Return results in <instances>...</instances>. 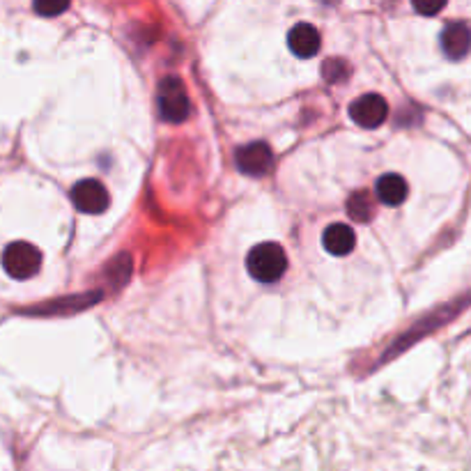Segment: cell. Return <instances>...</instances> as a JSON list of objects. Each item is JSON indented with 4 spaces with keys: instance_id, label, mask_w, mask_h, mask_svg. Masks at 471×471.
<instances>
[{
    "instance_id": "obj_5",
    "label": "cell",
    "mask_w": 471,
    "mask_h": 471,
    "mask_svg": "<svg viewBox=\"0 0 471 471\" xmlns=\"http://www.w3.org/2000/svg\"><path fill=\"white\" fill-rule=\"evenodd\" d=\"M235 164H237L239 172L251 175V178H262L267 172L272 171L274 155L272 148L262 140L258 143L242 145L237 152H235Z\"/></svg>"
},
{
    "instance_id": "obj_6",
    "label": "cell",
    "mask_w": 471,
    "mask_h": 471,
    "mask_svg": "<svg viewBox=\"0 0 471 471\" xmlns=\"http://www.w3.org/2000/svg\"><path fill=\"white\" fill-rule=\"evenodd\" d=\"M69 196H72L74 207L84 214H101L111 203L108 191L100 180H81V182L74 184Z\"/></svg>"
},
{
    "instance_id": "obj_3",
    "label": "cell",
    "mask_w": 471,
    "mask_h": 471,
    "mask_svg": "<svg viewBox=\"0 0 471 471\" xmlns=\"http://www.w3.org/2000/svg\"><path fill=\"white\" fill-rule=\"evenodd\" d=\"M3 267L12 278L28 281L42 267V253H39L37 246L28 244V242H14L3 253Z\"/></svg>"
},
{
    "instance_id": "obj_4",
    "label": "cell",
    "mask_w": 471,
    "mask_h": 471,
    "mask_svg": "<svg viewBox=\"0 0 471 471\" xmlns=\"http://www.w3.org/2000/svg\"><path fill=\"white\" fill-rule=\"evenodd\" d=\"M349 117L352 123H356L363 129H377L387 123L388 117V104L382 94H363V97H356L352 104H349Z\"/></svg>"
},
{
    "instance_id": "obj_12",
    "label": "cell",
    "mask_w": 471,
    "mask_h": 471,
    "mask_svg": "<svg viewBox=\"0 0 471 471\" xmlns=\"http://www.w3.org/2000/svg\"><path fill=\"white\" fill-rule=\"evenodd\" d=\"M72 0H33V7L39 17H60L62 12L69 10Z\"/></svg>"
},
{
    "instance_id": "obj_1",
    "label": "cell",
    "mask_w": 471,
    "mask_h": 471,
    "mask_svg": "<svg viewBox=\"0 0 471 471\" xmlns=\"http://www.w3.org/2000/svg\"><path fill=\"white\" fill-rule=\"evenodd\" d=\"M246 269L258 283H276L288 269V255L281 244L265 242V244H258L249 251Z\"/></svg>"
},
{
    "instance_id": "obj_10",
    "label": "cell",
    "mask_w": 471,
    "mask_h": 471,
    "mask_svg": "<svg viewBox=\"0 0 471 471\" xmlns=\"http://www.w3.org/2000/svg\"><path fill=\"white\" fill-rule=\"evenodd\" d=\"M407 194H410V187H407L405 178H400L398 172H387V175H382L375 184L377 200L388 207L403 205Z\"/></svg>"
},
{
    "instance_id": "obj_2",
    "label": "cell",
    "mask_w": 471,
    "mask_h": 471,
    "mask_svg": "<svg viewBox=\"0 0 471 471\" xmlns=\"http://www.w3.org/2000/svg\"><path fill=\"white\" fill-rule=\"evenodd\" d=\"M156 104H159V116L171 124L184 123L191 116V101H188L187 88L182 78L166 76L156 90Z\"/></svg>"
},
{
    "instance_id": "obj_7",
    "label": "cell",
    "mask_w": 471,
    "mask_h": 471,
    "mask_svg": "<svg viewBox=\"0 0 471 471\" xmlns=\"http://www.w3.org/2000/svg\"><path fill=\"white\" fill-rule=\"evenodd\" d=\"M471 49V28L467 23H449L442 30V51L451 60H462Z\"/></svg>"
},
{
    "instance_id": "obj_8",
    "label": "cell",
    "mask_w": 471,
    "mask_h": 471,
    "mask_svg": "<svg viewBox=\"0 0 471 471\" xmlns=\"http://www.w3.org/2000/svg\"><path fill=\"white\" fill-rule=\"evenodd\" d=\"M288 46L297 58H313L322 46V37L311 23H297L288 35Z\"/></svg>"
},
{
    "instance_id": "obj_9",
    "label": "cell",
    "mask_w": 471,
    "mask_h": 471,
    "mask_svg": "<svg viewBox=\"0 0 471 471\" xmlns=\"http://www.w3.org/2000/svg\"><path fill=\"white\" fill-rule=\"evenodd\" d=\"M322 246H324L327 253L336 255V258L349 255L356 246L355 230L345 226V223H331V226L324 230V235H322Z\"/></svg>"
},
{
    "instance_id": "obj_11",
    "label": "cell",
    "mask_w": 471,
    "mask_h": 471,
    "mask_svg": "<svg viewBox=\"0 0 471 471\" xmlns=\"http://www.w3.org/2000/svg\"><path fill=\"white\" fill-rule=\"evenodd\" d=\"M347 212H349V217L355 219V221H359V223L371 221L372 214H375L372 196L368 194V191H356V194L347 200Z\"/></svg>"
},
{
    "instance_id": "obj_13",
    "label": "cell",
    "mask_w": 471,
    "mask_h": 471,
    "mask_svg": "<svg viewBox=\"0 0 471 471\" xmlns=\"http://www.w3.org/2000/svg\"><path fill=\"white\" fill-rule=\"evenodd\" d=\"M446 3H449V0H411L414 10L419 12V14H423V17H437L439 12L446 7Z\"/></svg>"
}]
</instances>
